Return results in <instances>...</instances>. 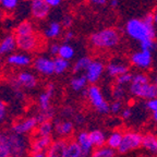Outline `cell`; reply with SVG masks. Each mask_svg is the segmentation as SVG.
Wrapping results in <instances>:
<instances>
[{
	"label": "cell",
	"instance_id": "obj_1",
	"mask_svg": "<svg viewBox=\"0 0 157 157\" xmlns=\"http://www.w3.org/2000/svg\"><path fill=\"white\" fill-rule=\"evenodd\" d=\"M124 32L129 38L139 44L146 40H156V29L154 27L153 13H147L142 19H130L124 25Z\"/></svg>",
	"mask_w": 157,
	"mask_h": 157
},
{
	"label": "cell",
	"instance_id": "obj_2",
	"mask_svg": "<svg viewBox=\"0 0 157 157\" xmlns=\"http://www.w3.org/2000/svg\"><path fill=\"white\" fill-rule=\"evenodd\" d=\"M88 42L93 48L99 50L115 49L121 43V33L115 27H105L92 33Z\"/></svg>",
	"mask_w": 157,
	"mask_h": 157
},
{
	"label": "cell",
	"instance_id": "obj_3",
	"mask_svg": "<svg viewBox=\"0 0 157 157\" xmlns=\"http://www.w3.org/2000/svg\"><path fill=\"white\" fill-rule=\"evenodd\" d=\"M129 91L132 96L145 101H151L157 97V88L150 78L144 72H136L132 74V81L129 84Z\"/></svg>",
	"mask_w": 157,
	"mask_h": 157
},
{
	"label": "cell",
	"instance_id": "obj_4",
	"mask_svg": "<svg viewBox=\"0 0 157 157\" xmlns=\"http://www.w3.org/2000/svg\"><path fill=\"white\" fill-rule=\"evenodd\" d=\"M83 96L94 108V110L99 115H107L109 113V104L104 97L101 87L97 85H90L82 92Z\"/></svg>",
	"mask_w": 157,
	"mask_h": 157
},
{
	"label": "cell",
	"instance_id": "obj_5",
	"mask_svg": "<svg viewBox=\"0 0 157 157\" xmlns=\"http://www.w3.org/2000/svg\"><path fill=\"white\" fill-rule=\"evenodd\" d=\"M6 132H7V145L10 157H26L29 155V142L26 137L12 133L11 131H6Z\"/></svg>",
	"mask_w": 157,
	"mask_h": 157
},
{
	"label": "cell",
	"instance_id": "obj_6",
	"mask_svg": "<svg viewBox=\"0 0 157 157\" xmlns=\"http://www.w3.org/2000/svg\"><path fill=\"white\" fill-rule=\"evenodd\" d=\"M17 40V48H19L22 52H34L39 48V45L42 44V36L37 32L31 33L26 35H20L15 36Z\"/></svg>",
	"mask_w": 157,
	"mask_h": 157
},
{
	"label": "cell",
	"instance_id": "obj_7",
	"mask_svg": "<svg viewBox=\"0 0 157 157\" xmlns=\"http://www.w3.org/2000/svg\"><path fill=\"white\" fill-rule=\"evenodd\" d=\"M143 135L135 131H128L122 135V140L118 147V152L120 154H127L129 152H132L137 148H140L142 145Z\"/></svg>",
	"mask_w": 157,
	"mask_h": 157
},
{
	"label": "cell",
	"instance_id": "obj_8",
	"mask_svg": "<svg viewBox=\"0 0 157 157\" xmlns=\"http://www.w3.org/2000/svg\"><path fill=\"white\" fill-rule=\"evenodd\" d=\"M38 85V78L31 71H21L11 80V87L21 90H34Z\"/></svg>",
	"mask_w": 157,
	"mask_h": 157
},
{
	"label": "cell",
	"instance_id": "obj_9",
	"mask_svg": "<svg viewBox=\"0 0 157 157\" xmlns=\"http://www.w3.org/2000/svg\"><path fill=\"white\" fill-rule=\"evenodd\" d=\"M37 125H38V122H37L36 118H35V116H32V117L23 118V119H20V120L13 122L9 131L24 136L29 133L34 132L36 130Z\"/></svg>",
	"mask_w": 157,
	"mask_h": 157
},
{
	"label": "cell",
	"instance_id": "obj_10",
	"mask_svg": "<svg viewBox=\"0 0 157 157\" xmlns=\"http://www.w3.org/2000/svg\"><path fill=\"white\" fill-rule=\"evenodd\" d=\"M105 63L101 59H92L90 66L83 73L87 80V83L91 85H96V83L101 80L105 72Z\"/></svg>",
	"mask_w": 157,
	"mask_h": 157
},
{
	"label": "cell",
	"instance_id": "obj_11",
	"mask_svg": "<svg viewBox=\"0 0 157 157\" xmlns=\"http://www.w3.org/2000/svg\"><path fill=\"white\" fill-rule=\"evenodd\" d=\"M130 62L135 68L141 69V70H147L153 64V52L140 49L131 54Z\"/></svg>",
	"mask_w": 157,
	"mask_h": 157
},
{
	"label": "cell",
	"instance_id": "obj_12",
	"mask_svg": "<svg viewBox=\"0 0 157 157\" xmlns=\"http://www.w3.org/2000/svg\"><path fill=\"white\" fill-rule=\"evenodd\" d=\"M33 69L44 76H50L54 73V61L48 56H37L33 59Z\"/></svg>",
	"mask_w": 157,
	"mask_h": 157
},
{
	"label": "cell",
	"instance_id": "obj_13",
	"mask_svg": "<svg viewBox=\"0 0 157 157\" xmlns=\"http://www.w3.org/2000/svg\"><path fill=\"white\" fill-rule=\"evenodd\" d=\"M50 8L44 0H32L29 1V12L34 20L44 21L50 13Z\"/></svg>",
	"mask_w": 157,
	"mask_h": 157
},
{
	"label": "cell",
	"instance_id": "obj_14",
	"mask_svg": "<svg viewBox=\"0 0 157 157\" xmlns=\"http://www.w3.org/2000/svg\"><path fill=\"white\" fill-rule=\"evenodd\" d=\"M74 125L73 121L70 119H57L54 122V130L56 135L59 139H64L67 140L70 137L74 132Z\"/></svg>",
	"mask_w": 157,
	"mask_h": 157
},
{
	"label": "cell",
	"instance_id": "obj_15",
	"mask_svg": "<svg viewBox=\"0 0 157 157\" xmlns=\"http://www.w3.org/2000/svg\"><path fill=\"white\" fill-rule=\"evenodd\" d=\"M105 71L110 78H117L118 76L122 75L127 72H130V68H129V64L123 59L116 58L109 61V63L105 67Z\"/></svg>",
	"mask_w": 157,
	"mask_h": 157
},
{
	"label": "cell",
	"instance_id": "obj_16",
	"mask_svg": "<svg viewBox=\"0 0 157 157\" xmlns=\"http://www.w3.org/2000/svg\"><path fill=\"white\" fill-rule=\"evenodd\" d=\"M56 92V85L54 83H48L45 90L38 96L39 111H46L52 109V99Z\"/></svg>",
	"mask_w": 157,
	"mask_h": 157
},
{
	"label": "cell",
	"instance_id": "obj_17",
	"mask_svg": "<svg viewBox=\"0 0 157 157\" xmlns=\"http://www.w3.org/2000/svg\"><path fill=\"white\" fill-rule=\"evenodd\" d=\"M6 61L9 66L14 68H27L32 64L33 58L31 55L26 52H13L7 57Z\"/></svg>",
	"mask_w": 157,
	"mask_h": 157
},
{
	"label": "cell",
	"instance_id": "obj_18",
	"mask_svg": "<svg viewBox=\"0 0 157 157\" xmlns=\"http://www.w3.org/2000/svg\"><path fill=\"white\" fill-rule=\"evenodd\" d=\"M67 145H68V140L64 139H57L52 141L48 150L45 152L46 157H64Z\"/></svg>",
	"mask_w": 157,
	"mask_h": 157
},
{
	"label": "cell",
	"instance_id": "obj_19",
	"mask_svg": "<svg viewBox=\"0 0 157 157\" xmlns=\"http://www.w3.org/2000/svg\"><path fill=\"white\" fill-rule=\"evenodd\" d=\"M62 32H63V27L59 21H50L43 29L42 36L45 39L54 40V39L61 36Z\"/></svg>",
	"mask_w": 157,
	"mask_h": 157
},
{
	"label": "cell",
	"instance_id": "obj_20",
	"mask_svg": "<svg viewBox=\"0 0 157 157\" xmlns=\"http://www.w3.org/2000/svg\"><path fill=\"white\" fill-rule=\"evenodd\" d=\"M75 142L78 143L83 157L91 156L92 152L94 151V147L92 145L91 141H90L88 132H86V131H80L75 137Z\"/></svg>",
	"mask_w": 157,
	"mask_h": 157
},
{
	"label": "cell",
	"instance_id": "obj_21",
	"mask_svg": "<svg viewBox=\"0 0 157 157\" xmlns=\"http://www.w3.org/2000/svg\"><path fill=\"white\" fill-rule=\"evenodd\" d=\"M17 49V40L13 34H9L0 40V57L10 56Z\"/></svg>",
	"mask_w": 157,
	"mask_h": 157
},
{
	"label": "cell",
	"instance_id": "obj_22",
	"mask_svg": "<svg viewBox=\"0 0 157 157\" xmlns=\"http://www.w3.org/2000/svg\"><path fill=\"white\" fill-rule=\"evenodd\" d=\"M52 141H54L52 136H36L34 135V137L31 141V144H29V150L31 152L45 153L48 150Z\"/></svg>",
	"mask_w": 157,
	"mask_h": 157
},
{
	"label": "cell",
	"instance_id": "obj_23",
	"mask_svg": "<svg viewBox=\"0 0 157 157\" xmlns=\"http://www.w3.org/2000/svg\"><path fill=\"white\" fill-rule=\"evenodd\" d=\"M88 137H90V141H91L93 147H95V148H99V147H103L106 145L107 136L99 129H94V130L90 131L88 132Z\"/></svg>",
	"mask_w": 157,
	"mask_h": 157
},
{
	"label": "cell",
	"instance_id": "obj_24",
	"mask_svg": "<svg viewBox=\"0 0 157 157\" xmlns=\"http://www.w3.org/2000/svg\"><path fill=\"white\" fill-rule=\"evenodd\" d=\"M141 146L151 154H157V135L153 133H146L142 137Z\"/></svg>",
	"mask_w": 157,
	"mask_h": 157
},
{
	"label": "cell",
	"instance_id": "obj_25",
	"mask_svg": "<svg viewBox=\"0 0 157 157\" xmlns=\"http://www.w3.org/2000/svg\"><path fill=\"white\" fill-rule=\"evenodd\" d=\"M87 80L84 74H75L70 80V87L74 92H83L87 87Z\"/></svg>",
	"mask_w": 157,
	"mask_h": 157
},
{
	"label": "cell",
	"instance_id": "obj_26",
	"mask_svg": "<svg viewBox=\"0 0 157 157\" xmlns=\"http://www.w3.org/2000/svg\"><path fill=\"white\" fill-rule=\"evenodd\" d=\"M36 32L35 29V25L33 24L32 21L29 20H24L22 22H20L17 25V27L14 29V33L13 35L14 36H20V35H26V34H31V33Z\"/></svg>",
	"mask_w": 157,
	"mask_h": 157
},
{
	"label": "cell",
	"instance_id": "obj_27",
	"mask_svg": "<svg viewBox=\"0 0 157 157\" xmlns=\"http://www.w3.org/2000/svg\"><path fill=\"white\" fill-rule=\"evenodd\" d=\"M91 61L92 58L90 56H82L78 58L72 66V72L75 74H83V72H85L87 67L90 66Z\"/></svg>",
	"mask_w": 157,
	"mask_h": 157
},
{
	"label": "cell",
	"instance_id": "obj_28",
	"mask_svg": "<svg viewBox=\"0 0 157 157\" xmlns=\"http://www.w3.org/2000/svg\"><path fill=\"white\" fill-rule=\"evenodd\" d=\"M59 58L64 59L67 61H70L75 57V48L72 46L71 44H63L60 45L59 47V52H58V56Z\"/></svg>",
	"mask_w": 157,
	"mask_h": 157
},
{
	"label": "cell",
	"instance_id": "obj_29",
	"mask_svg": "<svg viewBox=\"0 0 157 157\" xmlns=\"http://www.w3.org/2000/svg\"><path fill=\"white\" fill-rule=\"evenodd\" d=\"M54 133V122L52 121H45V122L38 123L35 135L36 136H52Z\"/></svg>",
	"mask_w": 157,
	"mask_h": 157
},
{
	"label": "cell",
	"instance_id": "obj_30",
	"mask_svg": "<svg viewBox=\"0 0 157 157\" xmlns=\"http://www.w3.org/2000/svg\"><path fill=\"white\" fill-rule=\"evenodd\" d=\"M54 61V73L55 74H63L70 69V61H67L64 59L59 58V57H55L52 58Z\"/></svg>",
	"mask_w": 157,
	"mask_h": 157
},
{
	"label": "cell",
	"instance_id": "obj_31",
	"mask_svg": "<svg viewBox=\"0 0 157 157\" xmlns=\"http://www.w3.org/2000/svg\"><path fill=\"white\" fill-rule=\"evenodd\" d=\"M123 133L120 131H113L108 135L107 140H106V146L110 147L113 150H118V147L120 145L121 140H122Z\"/></svg>",
	"mask_w": 157,
	"mask_h": 157
},
{
	"label": "cell",
	"instance_id": "obj_32",
	"mask_svg": "<svg viewBox=\"0 0 157 157\" xmlns=\"http://www.w3.org/2000/svg\"><path fill=\"white\" fill-rule=\"evenodd\" d=\"M64 157H83L81 150H80V147L75 141H68Z\"/></svg>",
	"mask_w": 157,
	"mask_h": 157
},
{
	"label": "cell",
	"instance_id": "obj_33",
	"mask_svg": "<svg viewBox=\"0 0 157 157\" xmlns=\"http://www.w3.org/2000/svg\"><path fill=\"white\" fill-rule=\"evenodd\" d=\"M115 156H116V151L105 145V146L99 147V148H95L92 152L90 157H115Z\"/></svg>",
	"mask_w": 157,
	"mask_h": 157
},
{
	"label": "cell",
	"instance_id": "obj_34",
	"mask_svg": "<svg viewBox=\"0 0 157 157\" xmlns=\"http://www.w3.org/2000/svg\"><path fill=\"white\" fill-rule=\"evenodd\" d=\"M55 109L52 108V109H49V110H46V111H38L37 115L35 116L36 118V120L38 123H42V122H45V121H52L55 118Z\"/></svg>",
	"mask_w": 157,
	"mask_h": 157
},
{
	"label": "cell",
	"instance_id": "obj_35",
	"mask_svg": "<svg viewBox=\"0 0 157 157\" xmlns=\"http://www.w3.org/2000/svg\"><path fill=\"white\" fill-rule=\"evenodd\" d=\"M0 157H10L7 145V132H0Z\"/></svg>",
	"mask_w": 157,
	"mask_h": 157
},
{
	"label": "cell",
	"instance_id": "obj_36",
	"mask_svg": "<svg viewBox=\"0 0 157 157\" xmlns=\"http://www.w3.org/2000/svg\"><path fill=\"white\" fill-rule=\"evenodd\" d=\"M111 96H113V101H122L123 98L125 97V88L120 85H113L111 90Z\"/></svg>",
	"mask_w": 157,
	"mask_h": 157
},
{
	"label": "cell",
	"instance_id": "obj_37",
	"mask_svg": "<svg viewBox=\"0 0 157 157\" xmlns=\"http://www.w3.org/2000/svg\"><path fill=\"white\" fill-rule=\"evenodd\" d=\"M20 3V0H1L0 7L1 9L8 11V12H12L17 8Z\"/></svg>",
	"mask_w": 157,
	"mask_h": 157
},
{
	"label": "cell",
	"instance_id": "obj_38",
	"mask_svg": "<svg viewBox=\"0 0 157 157\" xmlns=\"http://www.w3.org/2000/svg\"><path fill=\"white\" fill-rule=\"evenodd\" d=\"M132 74L131 72H127V73L122 74V75L118 76L116 78V85H120L124 87L125 85H129L132 81Z\"/></svg>",
	"mask_w": 157,
	"mask_h": 157
},
{
	"label": "cell",
	"instance_id": "obj_39",
	"mask_svg": "<svg viewBox=\"0 0 157 157\" xmlns=\"http://www.w3.org/2000/svg\"><path fill=\"white\" fill-rule=\"evenodd\" d=\"M146 106L147 110H150L153 115V119L157 122V97L154 99H151V101H146Z\"/></svg>",
	"mask_w": 157,
	"mask_h": 157
},
{
	"label": "cell",
	"instance_id": "obj_40",
	"mask_svg": "<svg viewBox=\"0 0 157 157\" xmlns=\"http://www.w3.org/2000/svg\"><path fill=\"white\" fill-rule=\"evenodd\" d=\"M75 115V110L74 108L71 106H64L60 111V119H70L73 118V116Z\"/></svg>",
	"mask_w": 157,
	"mask_h": 157
},
{
	"label": "cell",
	"instance_id": "obj_41",
	"mask_svg": "<svg viewBox=\"0 0 157 157\" xmlns=\"http://www.w3.org/2000/svg\"><path fill=\"white\" fill-rule=\"evenodd\" d=\"M123 108L124 107H123L122 101H113L111 104H109V113H111L113 115H118L122 111Z\"/></svg>",
	"mask_w": 157,
	"mask_h": 157
},
{
	"label": "cell",
	"instance_id": "obj_42",
	"mask_svg": "<svg viewBox=\"0 0 157 157\" xmlns=\"http://www.w3.org/2000/svg\"><path fill=\"white\" fill-rule=\"evenodd\" d=\"M139 45H140L141 50H148L151 52H155V49L157 48L156 40H146V42H143Z\"/></svg>",
	"mask_w": 157,
	"mask_h": 157
},
{
	"label": "cell",
	"instance_id": "obj_43",
	"mask_svg": "<svg viewBox=\"0 0 157 157\" xmlns=\"http://www.w3.org/2000/svg\"><path fill=\"white\" fill-rule=\"evenodd\" d=\"M60 24L62 25V27H63L64 29H71V26H72V24H73V17L69 14L64 15V17H62Z\"/></svg>",
	"mask_w": 157,
	"mask_h": 157
},
{
	"label": "cell",
	"instance_id": "obj_44",
	"mask_svg": "<svg viewBox=\"0 0 157 157\" xmlns=\"http://www.w3.org/2000/svg\"><path fill=\"white\" fill-rule=\"evenodd\" d=\"M62 34H63V43H66V44H70L75 38V33L72 29H66Z\"/></svg>",
	"mask_w": 157,
	"mask_h": 157
},
{
	"label": "cell",
	"instance_id": "obj_45",
	"mask_svg": "<svg viewBox=\"0 0 157 157\" xmlns=\"http://www.w3.org/2000/svg\"><path fill=\"white\" fill-rule=\"evenodd\" d=\"M7 115H8L7 104H6L3 101H1V99H0V123H2L3 121L6 120Z\"/></svg>",
	"mask_w": 157,
	"mask_h": 157
},
{
	"label": "cell",
	"instance_id": "obj_46",
	"mask_svg": "<svg viewBox=\"0 0 157 157\" xmlns=\"http://www.w3.org/2000/svg\"><path fill=\"white\" fill-rule=\"evenodd\" d=\"M59 47H60V44H58V43H56V42L52 43V44H49V46H48L49 55H50V56H52L54 58L58 56Z\"/></svg>",
	"mask_w": 157,
	"mask_h": 157
},
{
	"label": "cell",
	"instance_id": "obj_47",
	"mask_svg": "<svg viewBox=\"0 0 157 157\" xmlns=\"http://www.w3.org/2000/svg\"><path fill=\"white\" fill-rule=\"evenodd\" d=\"M72 121H73L74 125H81L85 121V118H84V116L81 113H75V115L72 118Z\"/></svg>",
	"mask_w": 157,
	"mask_h": 157
},
{
	"label": "cell",
	"instance_id": "obj_48",
	"mask_svg": "<svg viewBox=\"0 0 157 157\" xmlns=\"http://www.w3.org/2000/svg\"><path fill=\"white\" fill-rule=\"evenodd\" d=\"M121 118L122 119H124V120H128V119H130L131 117H132V109L129 107L127 108H123L122 111H121Z\"/></svg>",
	"mask_w": 157,
	"mask_h": 157
},
{
	"label": "cell",
	"instance_id": "obj_49",
	"mask_svg": "<svg viewBox=\"0 0 157 157\" xmlns=\"http://www.w3.org/2000/svg\"><path fill=\"white\" fill-rule=\"evenodd\" d=\"M45 2L48 5V7L52 9V8H57L61 5L62 0H44Z\"/></svg>",
	"mask_w": 157,
	"mask_h": 157
},
{
	"label": "cell",
	"instance_id": "obj_50",
	"mask_svg": "<svg viewBox=\"0 0 157 157\" xmlns=\"http://www.w3.org/2000/svg\"><path fill=\"white\" fill-rule=\"evenodd\" d=\"M13 94L17 99H23L24 98V91L21 90V88H12Z\"/></svg>",
	"mask_w": 157,
	"mask_h": 157
},
{
	"label": "cell",
	"instance_id": "obj_51",
	"mask_svg": "<svg viewBox=\"0 0 157 157\" xmlns=\"http://www.w3.org/2000/svg\"><path fill=\"white\" fill-rule=\"evenodd\" d=\"M92 5L94 6H99V7H104V6L107 5L108 0H88Z\"/></svg>",
	"mask_w": 157,
	"mask_h": 157
},
{
	"label": "cell",
	"instance_id": "obj_52",
	"mask_svg": "<svg viewBox=\"0 0 157 157\" xmlns=\"http://www.w3.org/2000/svg\"><path fill=\"white\" fill-rule=\"evenodd\" d=\"M107 3L113 9H116V8L119 7V3H120V1H119V0H108Z\"/></svg>",
	"mask_w": 157,
	"mask_h": 157
},
{
	"label": "cell",
	"instance_id": "obj_53",
	"mask_svg": "<svg viewBox=\"0 0 157 157\" xmlns=\"http://www.w3.org/2000/svg\"><path fill=\"white\" fill-rule=\"evenodd\" d=\"M29 157H46V154L43 152H31Z\"/></svg>",
	"mask_w": 157,
	"mask_h": 157
},
{
	"label": "cell",
	"instance_id": "obj_54",
	"mask_svg": "<svg viewBox=\"0 0 157 157\" xmlns=\"http://www.w3.org/2000/svg\"><path fill=\"white\" fill-rule=\"evenodd\" d=\"M153 17H154V27L156 29V38H157V10L153 13Z\"/></svg>",
	"mask_w": 157,
	"mask_h": 157
},
{
	"label": "cell",
	"instance_id": "obj_55",
	"mask_svg": "<svg viewBox=\"0 0 157 157\" xmlns=\"http://www.w3.org/2000/svg\"><path fill=\"white\" fill-rule=\"evenodd\" d=\"M154 85L156 86V88H157V76L155 78V82H154Z\"/></svg>",
	"mask_w": 157,
	"mask_h": 157
},
{
	"label": "cell",
	"instance_id": "obj_56",
	"mask_svg": "<svg viewBox=\"0 0 157 157\" xmlns=\"http://www.w3.org/2000/svg\"><path fill=\"white\" fill-rule=\"evenodd\" d=\"M1 64H2V58L0 57V67H1Z\"/></svg>",
	"mask_w": 157,
	"mask_h": 157
},
{
	"label": "cell",
	"instance_id": "obj_57",
	"mask_svg": "<svg viewBox=\"0 0 157 157\" xmlns=\"http://www.w3.org/2000/svg\"><path fill=\"white\" fill-rule=\"evenodd\" d=\"M24 1H32V0H24Z\"/></svg>",
	"mask_w": 157,
	"mask_h": 157
},
{
	"label": "cell",
	"instance_id": "obj_58",
	"mask_svg": "<svg viewBox=\"0 0 157 157\" xmlns=\"http://www.w3.org/2000/svg\"><path fill=\"white\" fill-rule=\"evenodd\" d=\"M147 157H156V156H147Z\"/></svg>",
	"mask_w": 157,
	"mask_h": 157
},
{
	"label": "cell",
	"instance_id": "obj_59",
	"mask_svg": "<svg viewBox=\"0 0 157 157\" xmlns=\"http://www.w3.org/2000/svg\"><path fill=\"white\" fill-rule=\"evenodd\" d=\"M0 2H1V0H0Z\"/></svg>",
	"mask_w": 157,
	"mask_h": 157
}]
</instances>
